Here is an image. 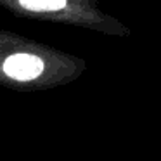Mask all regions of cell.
Segmentation results:
<instances>
[{
	"label": "cell",
	"instance_id": "cell-1",
	"mask_svg": "<svg viewBox=\"0 0 161 161\" xmlns=\"http://www.w3.org/2000/svg\"><path fill=\"white\" fill-rule=\"evenodd\" d=\"M87 61L61 49L0 30V87L40 92L76 81Z\"/></svg>",
	"mask_w": 161,
	"mask_h": 161
},
{
	"label": "cell",
	"instance_id": "cell-2",
	"mask_svg": "<svg viewBox=\"0 0 161 161\" xmlns=\"http://www.w3.org/2000/svg\"><path fill=\"white\" fill-rule=\"evenodd\" d=\"M0 7L16 18L90 30L108 36L130 35L128 26L106 12L99 0H0Z\"/></svg>",
	"mask_w": 161,
	"mask_h": 161
}]
</instances>
